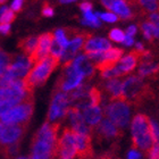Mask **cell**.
Wrapping results in <instances>:
<instances>
[{"mask_svg": "<svg viewBox=\"0 0 159 159\" xmlns=\"http://www.w3.org/2000/svg\"><path fill=\"white\" fill-rule=\"evenodd\" d=\"M84 18L82 20L83 25L91 27H99L100 26V20L98 18V14H93L91 10L89 11H84Z\"/></svg>", "mask_w": 159, "mask_h": 159, "instance_id": "cell-25", "label": "cell"}, {"mask_svg": "<svg viewBox=\"0 0 159 159\" xmlns=\"http://www.w3.org/2000/svg\"><path fill=\"white\" fill-rule=\"evenodd\" d=\"M147 156L151 159H159V144L153 143L150 149L147 151Z\"/></svg>", "mask_w": 159, "mask_h": 159, "instance_id": "cell-36", "label": "cell"}, {"mask_svg": "<svg viewBox=\"0 0 159 159\" xmlns=\"http://www.w3.org/2000/svg\"><path fill=\"white\" fill-rule=\"evenodd\" d=\"M61 3H70V2H75L76 0H59Z\"/></svg>", "mask_w": 159, "mask_h": 159, "instance_id": "cell-47", "label": "cell"}, {"mask_svg": "<svg viewBox=\"0 0 159 159\" xmlns=\"http://www.w3.org/2000/svg\"><path fill=\"white\" fill-rule=\"evenodd\" d=\"M34 109L33 94L29 96L20 103L14 106L5 115L0 117V122L2 123H14V124H24L27 125L30 122Z\"/></svg>", "mask_w": 159, "mask_h": 159, "instance_id": "cell-4", "label": "cell"}, {"mask_svg": "<svg viewBox=\"0 0 159 159\" xmlns=\"http://www.w3.org/2000/svg\"><path fill=\"white\" fill-rule=\"evenodd\" d=\"M53 40L52 33H44L41 34L38 40V46L37 49L34 50V52L30 56L31 61L34 64H37L38 61L42 60L43 58H46L47 56L50 55V46Z\"/></svg>", "mask_w": 159, "mask_h": 159, "instance_id": "cell-13", "label": "cell"}, {"mask_svg": "<svg viewBox=\"0 0 159 159\" xmlns=\"http://www.w3.org/2000/svg\"><path fill=\"white\" fill-rule=\"evenodd\" d=\"M82 110L83 118L86 122V124L91 127L98 125L100 120L102 119V109H101L100 105H90Z\"/></svg>", "mask_w": 159, "mask_h": 159, "instance_id": "cell-20", "label": "cell"}, {"mask_svg": "<svg viewBox=\"0 0 159 159\" xmlns=\"http://www.w3.org/2000/svg\"><path fill=\"white\" fill-rule=\"evenodd\" d=\"M139 60L140 52L138 50H135V51H132V52L125 55L124 57L122 56V58L116 64V66L118 67V70L122 75H127V74H131L133 70H135Z\"/></svg>", "mask_w": 159, "mask_h": 159, "instance_id": "cell-16", "label": "cell"}, {"mask_svg": "<svg viewBox=\"0 0 159 159\" xmlns=\"http://www.w3.org/2000/svg\"><path fill=\"white\" fill-rule=\"evenodd\" d=\"M80 8H81V10H82L83 13L84 11H89V10L92 9V5L90 2H82L80 5Z\"/></svg>", "mask_w": 159, "mask_h": 159, "instance_id": "cell-43", "label": "cell"}, {"mask_svg": "<svg viewBox=\"0 0 159 159\" xmlns=\"http://www.w3.org/2000/svg\"><path fill=\"white\" fill-rule=\"evenodd\" d=\"M152 93L149 84L143 83L142 77L140 76H129L122 83L123 98L131 105L142 102L144 99L152 96Z\"/></svg>", "mask_w": 159, "mask_h": 159, "instance_id": "cell-3", "label": "cell"}, {"mask_svg": "<svg viewBox=\"0 0 159 159\" xmlns=\"http://www.w3.org/2000/svg\"><path fill=\"white\" fill-rule=\"evenodd\" d=\"M20 151V141L15 143H11L9 146L1 148V152L5 157H14L17 156V153Z\"/></svg>", "mask_w": 159, "mask_h": 159, "instance_id": "cell-28", "label": "cell"}, {"mask_svg": "<svg viewBox=\"0 0 159 159\" xmlns=\"http://www.w3.org/2000/svg\"><path fill=\"white\" fill-rule=\"evenodd\" d=\"M123 56V50L122 49H118V48H109L108 50L106 51H103V57L101 58L100 61L94 65L96 67V70H106V68H109V67H113L115 66L117 63H118V60L122 58Z\"/></svg>", "mask_w": 159, "mask_h": 159, "instance_id": "cell-14", "label": "cell"}, {"mask_svg": "<svg viewBox=\"0 0 159 159\" xmlns=\"http://www.w3.org/2000/svg\"><path fill=\"white\" fill-rule=\"evenodd\" d=\"M150 132L152 135L153 143L159 144V125L152 119H150Z\"/></svg>", "mask_w": 159, "mask_h": 159, "instance_id": "cell-34", "label": "cell"}, {"mask_svg": "<svg viewBox=\"0 0 159 159\" xmlns=\"http://www.w3.org/2000/svg\"><path fill=\"white\" fill-rule=\"evenodd\" d=\"M23 1L24 0H14L11 3V9L14 11H20L22 9V6H23Z\"/></svg>", "mask_w": 159, "mask_h": 159, "instance_id": "cell-40", "label": "cell"}, {"mask_svg": "<svg viewBox=\"0 0 159 159\" xmlns=\"http://www.w3.org/2000/svg\"><path fill=\"white\" fill-rule=\"evenodd\" d=\"M141 30H142V33L144 35L147 40H151L153 39H159V30L158 27L152 23V22H143L141 24Z\"/></svg>", "mask_w": 159, "mask_h": 159, "instance_id": "cell-23", "label": "cell"}, {"mask_svg": "<svg viewBox=\"0 0 159 159\" xmlns=\"http://www.w3.org/2000/svg\"><path fill=\"white\" fill-rule=\"evenodd\" d=\"M38 40H39V38L37 37H30L20 41L18 46H20V48L24 52V55L30 57L34 52V50L37 49L38 46Z\"/></svg>", "mask_w": 159, "mask_h": 159, "instance_id": "cell-24", "label": "cell"}, {"mask_svg": "<svg viewBox=\"0 0 159 159\" xmlns=\"http://www.w3.org/2000/svg\"><path fill=\"white\" fill-rule=\"evenodd\" d=\"M108 37H109L110 40H113V41H115V42L122 43L123 41H124V39H125L126 34L124 33L122 30H119V29H113V30L109 32Z\"/></svg>", "mask_w": 159, "mask_h": 159, "instance_id": "cell-32", "label": "cell"}, {"mask_svg": "<svg viewBox=\"0 0 159 159\" xmlns=\"http://www.w3.org/2000/svg\"><path fill=\"white\" fill-rule=\"evenodd\" d=\"M149 20L152 22L159 30V13L158 11H153V13H150L149 15Z\"/></svg>", "mask_w": 159, "mask_h": 159, "instance_id": "cell-38", "label": "cell"}, {"mask_svg": "<svg viewBox=\"0 0 159 159\" xmlns=\"http://www.w3.org/2000/svg\"><path fill=\"white\" fill-rule=\"evenodd\" d=\"M5 2H7V0H0V5H3Z\"/></svg>", "mask_w": 159, "mask_h": 159, "instance_id": "cell-49", "label": "cell"}, {"mask_svg": "<svg viewBox=\"0 0 159 159\" xmlns=\"http://www.w3.org/2000/svg\"><path fill=\"white\" fill-rule=\"evenodd\" d=\"M111 10L123 20H129L133 17V13L129 8L127 0H114Z\"/></svg>", "mask_w": 159, "mask_h": 159, "instance_id": "cell-21", "label": "cell"}, {"mask_svg": "<svg viewBox=\"0 0 159 159\" xmlns=\"http://www.w3.org/2000/svg\"><path fill=\"white\" fill-rule=\"evenodd\" d=\"M91 134L97 138L98 141L101 140H118L123 136V132L120 127L114 124L108 117L101 119L98 125L91 127Z\"/></svg>", "mask_w": 159, "mask_h": 159, "instance_id": "cell-10", "label": "cell"}, {"mask_svg": "<svg viewBox=\"0 0 159 159\" xmlns=\"http://www.w3.org/2000/svg\"><path fill=\"white\" fill-rule=\"evenodd\" d=\"M135 48H136L135 50H138L139 52H142L143 50H144V47H143V44L141 42H136L135 43Z\"/></svg>", "mask_w": 159, "mask_h": 159, "instance_id": "cell-46", "label": "cell"}, {"mask_svg": "<svg viewBox=\"0 0 159 159\" xmlns=\"http://www.w3.org/2000/svg\"><path fill=\"white\" fill-rule=\"evenodd\" d=\"M27 125L0 122V149L20 141Z\"/></svg>", "mask_w": 159, "mask_h": 159, "instance_id": "cell-9", "label": "cell"}, {"mask_svg": "<svg viewBox=\"0 0 159 159\" xmlns=\"http://www.w3.org/2000/svg\"><path fill=\"white\" fill-rule=\"evenodd\" d=\"M53 9H52V7H50L48 3H44L42 7V15L44 17H51L53 16Z\"/></svg>", "mask_w": 159, "mask_h": 159, "instance_id": "cell-37", "label": "cell"}, {"mask_svg": "<svg viewBox=\"0 0 159 159\" xmlns=\"http://www.w3.org/2000/svg\"><path fill=\"white\" fill-rule=\"evenodd\" d=\"M17 103H20L16 100H6V101H1L0 102V117L5 115L9 109H11L14 106H16Z\"/></svg>", "mask_w": 159, "mask_h": 159, "instance_id": "cell-33", "label": "cell"}, {"mask_svg": "<svg viewBox=\"0 0 159 159\" xmlns=\"http://www.w3.org/2000/svg\"><path fill=\"white\" fill-rule=\"evenodd\" d=\"M136 30H138V27L135 26V25H131V26L127 27V30H126L125 34L126 35H129V37H134L136 34Z\"/></svg>", "mask_w": 159, "mask_h": 159, "instance_id": "cell-42", "label": "cell"}, {"mask_svg": "<svg viewBox=\"0 0 159 159\" xmlns=\"http://www.w3.org/2000/svg\"><path fill=\"white\" fill-rule=\"evenodd\" d=\"M122 81L116 77L114 79H108L106 82L101 85V91L102 92H106L108 94V99L110 100H115V99H120L123 98L122 94ZM124 99V98H123Z\"/></svg>", "mask_w": 159, "mask_h": 159, "instance_id": "cell-18", "label": "cell"}, {"mask_svg": "<svg viewBox=\"0 0 159 159\" xmlns=\"http://www.w3.org/2000/svg\"><path fill=\"white\" fill-rule=\"evenodd\" d=\"M83 79H84V76L74 68L72 65V60H70L68 63L64 64L63 75L60 76V79L57 82L56 90L70 92L82 83Z\"/></svg>", "mask_w": 159, "mask_h": 159, "instance_id": "cell-7", "label": "cell"}, {"mask_svg": "<svg viewBox=\"0 0 159 159\" xmlns=\"http://www.w3.org/2000/svg\"><path fill=\"white\" fill-rule=\"evenodd\" d=\"M72 65L84 77H92L96 72L94 64L86 55H80L72 60Z\"/></svg>", "mask_w": 159, "mask_h": 159, "instance_id": "cell-17", "label": "cell"}, {"mask_svg": "<svg viewBox=\"0 0 159 159\" xmlns=\"http://www.w3.org/2000/svg\"><path fill=\"white\" fill-rule=\"evenodd\" d=\"M70 105H72V99H70V93L56 90L52 100H51V103H50L48 120L57 122L58 119H63L67 115Z\"/></svg>", "mask_w": 159, "mask_h": 159, "instance_id": "cell-6", "label": "cell"}, {"mask_svg": "<svg viewBox=\"0 0 159 159\" xmlns=\"http://www.w3.org/2000/svg\"><path fill=\"white\" fill-rule=\"evenodd\" d=\"M0 33L3 34V35H8L10 33V24L0 23Z\"/></svg>", "mask_w": 159, "mask_h": 159, "instance_id": "cell-39", "label": "cell"}, {"mask_svg": "<svg viewBox=\"0 0 159 159\" xmlns=\"http://www.w3.org/2000/svg\"><path fill=\"white\" fill-rule=\"evenodd\" d=\"M101 2H102V5L106 7L107 9L111 10V7H113L114 0H101Z\"/></svg>", "mask_w": 159, "mask_h": 159, "instance_id": "cell-45", "label": "cell"}, {"mask_svg": "<svg viewBox=\"0 0 159 159\" xmlns=\"http://www.w3.org/2000/svg\"><path fill=\"white\" fill-rule=\"evenodd\" d=\"M98 16L102 20H105V22H108V23H115L116 20H118V16H117L116 14L110 13V11L100 13V14H98Z\"/></svg>", "mask_w": 159, "mask_h": 159, "instance_id": "cell-35", "label": "cell"}, {"mask_svg": "<svg viewBox=\"0 0 159 159\" xmlns=\"http://www.w3.org/2000/svg\"><path fill=\"white\" fill-rule=\"evenodd\" d=\"M159 73V64L151 60H141L139 67V76L147 77L150 75H156Z\"/></svg>", "mask_w": 159, "mask_h": 159, "instance_id": "cell-22", "label": "cell"}, {"mask_svg": "<svg viewBox=\"0 0 159 159\" xmlns=\"http://www.w3.org/2000/svg\"><path fill=\"white\" fill-rule=\"evenodd\" d=\"M138 3L144 11L148 13L159 10V0H138Z\"/></svg>", "mask_w": 159, "mask_h": 159, "instance_id": "cell-26", "label": "cell"}, {"mask_svg": "<svg viewBox=\"0 0 159 159\" xmlns=\"http://www.w3.org/2000/svg\"><path fill=\"white\" fill-rule=\"evenodd\" d=\"M59 61V59L49 55L42 60L38 61L37 64H34V67L31 68L26 76L24 77L27 89L33 91L34 88L44 84L48 77L50 76V74L52 73V70L58 66Z\"/></svg>", "mask_w": 159, "mask_h": 159, "instance_id": "cell-1", "label": "cell"}, {"mask_svg": "<svg viewBox=\"0 0 159 159\" xmlns=\"http://www.w3.org/2000/svg\"><path fill=\"white\" fill-rule=\"evenodd\" d=\"M16 17V14L11 8L1 7L0 8V23H11Z\"/></svg>", "mask_w": 159, "mask_h": 159, "instance_id": "cell-27", "label": "cell"}, {"mask_svg": "<svg viewBox=\"0 0 159 159\" xmlns=\"http://www.w3.org/2000/svg\"><path fill=\"white\" fill-rule=\"evenodd\" d=\"M131 129L133 148L147 152L153 144L152 135L150 132V119L143 114H138L133 118Z\"/></svg>", "mask_w": 159, "mask_h": 159, "instance_id": "cell-2", "label": "cell"}, {"mask_svg": "<svg viewBox=\"0 0 159 159\" xmlns=\"http://www.w3.org/2000/svg\"><path fill=\"white\" fill-rule=\"evenodd\" d=\"M5 70L6 68H2V67H0V77H1V75H2V73L5 72Z\"/></svg>", "mask_w": 159, "mask_h": 159, "instance_id": "cell-48", "label": "cell"}, {"mask_svg": "<svg viewBox=\"0 0 159 159\" xmlns=\"http://www.w3.org/2000/svg\"><path fill=\"white\" fill-rule=\"evenodd\" d=\"M75 133V147L76 156L80 158H91L93 156V149L91 144V135Z\"/></svg>", "mask_w": 159, "mask_h": 159, "instance_id": "cell-15", "label": "cell"}, {"mask_svg": "<svg viewBox=\"0 0 159 159\" xmlns=\"http://www.w3.org/2000/svg\"><path fill=\"white\" fill-rule=\"evenodd\" d=\"M111 48V43L103 38H91L86 39L83 44V50L85 53L97 52V51H106Z\"/></svg>", "mask_w": 159, "mask_h": 159, "instance_id": "cell-19", "label": "cell"}, {"mask_svg": "<svg viewBox=\"0 0 159 159\" xmlns=\"http://www.w3.org/2000/svg\"><path fill=\"white\" fill-rule=\"evenodd\" d=\"M67 117H68V120H70V129H73L74 132L91 135L92 129H91V126L86 124V122L83 118V115L81 114L79 108L74 106L70 107V109L67 111Z\"/></svg>", "mask_w": 159, "mask_h": 159, "instance_id": "cell-12", "label": "cell"}, {"mask_svg": "<svg viewBox=\"0 0 159 159\" xmlns=\"http://www.w3.org/2000/svg\"><path fill=\"white\" fill-rule=\"evenodd\" d=\"M129 107L131 103L123 98L110 100L107 105H105V114L114 124H116L120 129H124L127 126L129 120Z\"/></svg>", "mask_w": 159, "mask_h": 159, "instance_id": "cell-5", "label": "cell"}, {"mask_svg": "<svg viewBox=\"0 0 159 159\" xmlns=\"http://www.w3.org/2000/svg\"><path fill=\"white\" fill-rule=\"evenodd\" d=\"M63 51H64V48L60 46L59 43L56 41V39L53 38L52 42H51V46H50V55L60 60V57L63 55Z\"/></svg>", "mask_w": 159, "mask_h": 159, "instance_id": "cell-30", "label": "cell"}, {"mask_svg": "<svg viewBox=\"0 0 159 159\" xmlns=\"http://www.w3.org/2000/svg\"><path fill=\"white\" fill-rule=\"evenodd\" d=\"M122 43H124L126 47H131V46H133V43H134V40L132 39V37H129V35H126L125 39H124V41H123Z\"/></svg>", "mask_w": 159, "mask_h": 159, "instance_id": "cell-44", "label": "cell"}, {"mask_svg": "<svg viewBox=\"0 0 159 159\" xmlns=\"http://www.w3.org/2000/svg\"><path fill=\"white\" fill-rule=\"evenodd\" d=\"M76 156L75 133L72 129H65L60 139L57 141L56 157L61 159H72Z\"/></svg>", "mask_w": 159, "mask_h": 159, "instance_id": "cell-8", "label": "cell"}, {"mask_svg": "<svg viewBox=\"0 0 159 159\" xmlns=\"http://www.w3.org/2000/svg\"><path fill=\"white\" fill-rule=\"evenodd\" d=\"M90 38V34L86 32H75V34L73 35L72 40L68 41V44L66 46V48H64L63 55L60 57V61L63 64L68 63L70 60H73L76 56V53L79 52V50L81 49L85 42L86 39Z\"/></svg>", "mask_w": 159, "mask_h": 159, "instance_id": "cell-11", "label": "cell"}, {"mask_svg": "<svg viewBox=\"0 0 159 159\" xmlns=\"http://www.w3.org/2000/svg\"><path fill=\"white\" fill-rule=\"evenodd\" d=\"M53 38L56 39V41L59 43L60 46L63 47V48H66V46L68 44V38H67V34H66V31L61 30H57L53 34Z\"/></svg>", "mask_w": 159, "mask_h": 159, "instance_id": "cell-31", "label": "cell"}, {"mask_svg": "<svg viewBox=\"0 0 159 159\" xmlns=\"http://www.w3.org/2000/svg\"><path fill=\"white\" fill-rule=\"evenodd\" d=\"M141 157H142V155H141L139 151H136V149H132L127 153V158H129V159H139V158H141Z\"/></svg>", "mask_w": 159, "mask_h": 159, "instance_id": "cell-41", "label": "cell"}, {"mask_svg": "<svg viewBox=\"0 0 159 159\" xmlns=\"http://www.w3.org/2000/svg\"><path fill=\"white\" fill-rule=\"evenodd\" d=\"M100 74H101V77L105 80L108 79H114V77H118V76H123L120 72H119L118 67L115 65L113 67H109V68H106V70H100Z\"/></svg>", "mask_w": 159, "mask_h": 159, "instance_id": "cell-29", "label": "cell"}]
</instances>
